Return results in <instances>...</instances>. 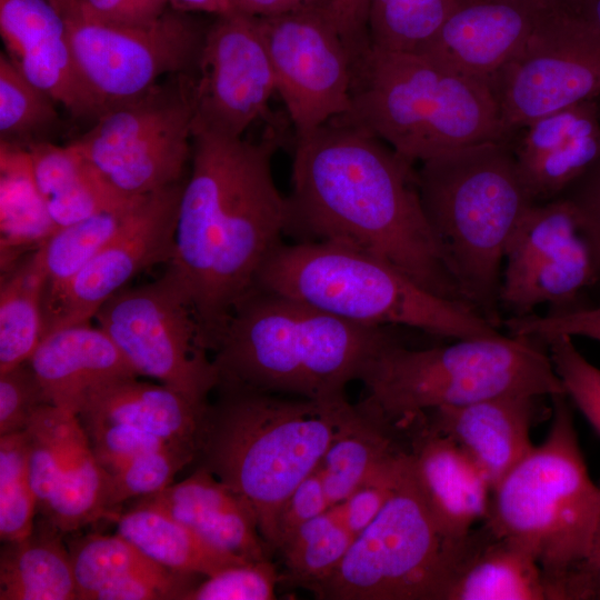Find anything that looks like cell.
Masks as SVG:
<instances>
[{"label":"cell","instance_id":"43","mask_svg":"<svg viewBox=\"0 0 600 600\" xmlns=\"http://www.w3.org/2000/svg\"><path fill=\"white\" fill-rule=\"evenodd\" d=\"M279 582L270 559L247 561L203 577L183 600H272Z\"/></svg>","mask_w":600,"mask_h":600},{"label":"cell","instance_id":"44","mask_svg":"<svg viewBox=\"0 0 600 600\" xmlns=\"http://www.w3.org/2000/svg\"><path fill=\"white\" fill-rule=\"evenodd\" d=\"M564 393L600 434V369L589 362L569 336L544 342Z\"/></svg>","mask_w":600,"mask_h":600},{"label":"cell","instance_id":"10","mask_svg":"<svg viewBox=\"0 0 600 600\" xmlns=\"http://www.w3.org/2000/svg\"><path fill=\"white\" fill-rule=\"evenodd\" d=\"M462 538L438 529L408 456L391 498L312 593L323 600H442Z\"/></svg>","mask_w":600,"mask_h":600},{"label":"cell","instance_id":"6","mask_svg":"<svg viewBox=\"0 0 600 600\" xmlns=\"http://www.w3.org/2000/svg\"><path fill=\"white\" fill-rule=\"evenodd\" d=\"M343 117L414 166L450 149L507 140L486 81L370 44L354 57L351 110Z\"/></svg>","mask_w":600,"mask_h":600},{"label":"cell","instance_id":"39","mask_svg":"<svg viewBox=\"0 0 600 600\" xmlns=\"http://www.w3.org/2000/svg\"><path fill=\"white\" fill-rule=\"evenodd\" d=\"M81 429L76 413L50 403L34 412L26 429L29 438V478L41 511L60 483Z\"/></svg>","mask_w":600,"mask_h":600},{"label":"cell","instance_id":"51","mask_svg":"<svg viewBox=\"0 0 600 600\" xmlns=\"http://www.w3.org/2000/svg\"><path fill=\"white\" fill-rule=\"evenodd\" d=\"M560 197L568 199L578 211L600 270V156Z\"/></svg>","mask_w":600,"mask_h":600},{"label":"cell","instance_id":"13","mask_svg":"<svg viewBox=\"0 0 600 600\" xmlns=\"http://www.w3.org/2000/svg\"><path fill=\"white\" fill-rule=\"evenodd\" d=\"M64 21L98 116L148 91L162 76L196 71L207 30L187 11L172 7L150 22L133 26Z\"/></svg>","mask_w":600,"mask_h":600},{"label":"cell","instance_id":"2","mask_svg":"<svg viewBox=\"0 0 600 600\" xmlns=\"http://www.w3.org/2000/svg\"><path fill=\"white\" fill-rule=\"evenodd\" d=\"M276 147L271 138L192 136L191 172L164 272L188 301L209 352L284 236L288 206L272 172Z\"/></svg>","mask_w":600,"mask_h":600},{"label":"cell","instance_id":"31","mask_svg":"<svg viewBox=\"0 0 600 600\" xmlns=\"http://www.w3.org/2000/svg\"><path fill=\"white\" fill-rule=\"evenodd\" d=\"M0 228L4 272L57 230L38 189L28 149L1 141Z\"/></svg>","mask_w":600,"mask_h":600},{"label":"cell","instance_id":"37","mask_svg":"<svg viewBox=\"0 0 600 600\" xmlns=\"http://www.w3.org/2000/svg\"><path fill=\"white\" fill-rule=\"evenodd\" d=\"M466 0H367L366 29L373 48L420 54Z\"/></svg>","mask_w":600,"mask_h":600},{"label":"cell","instance_id":"14","mask_svg":"<svg viewBox=\"0 0 600 600\" xmlns=\"http://www.w3.org/2000/svg\"><path fill=\"white\" fill-rule=\"evenodd\" d=\"M487 83L508 138L541 117L600 96V36L549 3L524 47Z\"/></svg>","mask_w":600,"mask_h":600},{"label":"cell","instance_id":"8","mask_svg":"<svg viewBox=\"0 0 600 600\" xmlns=\"http://www.w3.org/2000/svg\"><path fill=\"white\" fill-rule=\"evenodd\" d=\"M546 440L492 489L482 521L527 549L550 600H562L567 576L587 556L600 519V487L588 472L566 393L552 394Z\"/></svg>","mask_w":600,"mask_h":600},{"label":"cell","instance_id":"21","mask_svg":"<svg viewBox=\"0 0 600 600\" xmlns=\"http://www.w3.org/2000/svg\"><path fill=\"white\" fill-rule=\"evenodd\" d=\"M413 480L438 529L467 536L489 512L492 487L471 458L423 413L406 423Z\"/></svg>","mask_w":600,"mask_h":600},{"label":"cell","instance_id":"38","mask_svg":"<svg viewBox=\"0 0 600 600\" xmlns=\"http://www.w3.org/2000/svg\"><path fill=\"white\" fill-rule=\"evenodd\" d=\"M57 102L0 54V141L28 148L58 129Z\"/></svg>","mask_w":600,"mask_h":600},{"label":"cell","instance_id":"42","mask_svg":"<svg viewBox=\"0 0 600 600\" xmlns=\"http://www.w3.org/2000/svg\"><path fill=\"white\" fill-rule=\"evenodd\" d=\"M196 459L194 447L171 443L108 473V516H114L116 509L128 500L148 497L171 486L177 473Z\"/></svg>","mask_w":600,"mask_h":600},{"label":"cell","instance_id":"57","mask_svg":"<svg viewBox=\"0 0 600 600\" xmlns=\"http://www.w3.org/2000/svg\"><path fill=\"white\" fill-rule=\"evenodd\" d=\"M549 3H558V2H561L563 0H547Z\"/></svg>","mask_w":600,"mask_h":600},{"label":"cell","instance_id":"29","mask_svg":"<svg viewBox=\"0 0 600 600\" xmlns=\"http://www.w3.org/2000/svg\"><path fill=\"white\" fill-rule=\"evenodd\" d=\"M27 149L38 189L57 229L133 198L117 192L72 142L59 146L51 140L40 141Z\"/></svg>","mask_w":600,"mask_h":600},{"label":"cell","instance_id":"35","mask_svg":"<svg viewBox=\"0 0 600 600\" xmlns=\"http://www.w3.org/2000/svg\"><path fill=\"white\" fill-rule=\"evenodd\" d=\"M354 539L339 506L330 507L299 527L280 546L284 566L280 581L312 592L338 568Z\"/></svg>","mask_w":600,"mask_h":600},{"label":"cell","instance_id":"4","mask_svg":"<svg viewBox=\"0 0 600 600\" xmlns=\"http://www.w3.org/2000/svg\"><path fill=\"white\" fill-rule=\"evenodd\" d=\"M218 390L202 419L197 459L251 504L263 540L276 549L283 502L318 468L354 406Z\"/></svg>","mask_w":600,"mask_h":600},{"label":"cell","instance_id":"25","mask_svg":"<svg viewBox=\"0 0 600 600\" xmlns=\"http://www.w3.org/2000/svg\"><path fill=\"white\" fill-rule=\"evenodd\" d=\"M28 363L48 402L76 414L91 391L138 377L108 334L90 322L50 331Z\"/></svg>","mask_w":600,"mask_h":600},{"label":"cell","instance_id":"53","mask_svg":"<svg viewBox=\"0 0 600 600\" xmlns=\"http://www.w3.org/2000/svg\"><path fill=\"white\" fill-rule=\"evenodd\" d=\"M330 11L354 53L369 44L366 29L367 0H332Z\"/></svg>","mask_w":600,"mask_h":600},{"label":"cell","instance_id":"24","mask_svg":"<svg viewBox=\"0 0 600 600\" xmlns=\"http://www.w3.org/2000/svg\"><path fill=\"white\" fill-rule=\"evenodd\" d=\"M152 504L183 523L211 546L249 561L269 559L251 504L207 468L148 497Z\"/></svg>","mask_w":600,"mask_h":600},{"label":"cell","instance_id":"50","mask_svg":"<svg viewBox=\"0 0 600 600\" xmlns=\"http://www.w3.org/2000/svg\"><path fill=\"white\" fill-rule=\"evenodd\" d=\"M331 506L321 473L317 468L290 493L277 518L276 550L303 523L326 512Z\"/></svg>","mask_w":600,"mask_h":600},{"label":"cell","instance_id":"45","mask_svg":"<svg viewBox=\"0 0 600 600\" xmlns=\"http://www.w3.org/2000/svg\"><path fill=\"white\" fill-rule=\"evenodd\" d=\"M81 427L94 458L108 473L143 453L178 443L126 424L100 422Z\"/></svg>","mask_w":600,"mask_h":600},{"label":"cell","instance_id":"28","mask_svg":"<svg viewBox=\"0 0 600 600\" xmlns=\"http://www.w3.org/2000/svg\"><path fill=\"white\" fill-rule=\"evenodd\" d=\"M407 450L406 427L388 420L367 400L360 401L318 466L331 506L341 503L376 470Z\"/></svg>","mask_w":600,"mask_h":600},{"label":"cell","instance_id":"46","mask_svg":"<svg viewBox=\"0 0 600 600\" xmlns=\"http://www.w3.org/2000/svg\"><path fill=\"white\" fill-rule=\"evenodd\" d=\"M510 336L528 337L546 342L558 336L600 340V303L549 310L544 316L530 313L503 320Z\"/></svg>","mask_w":600,"mask_h":600},{"label":"cell","instance_id":"5","mask_svg":"<svg viewBox=\"0 0 600 600\" xmlns=\"http://www.w3.org/2000/svg\"><path fill=\"white\" fill-rule=\"evenodd\" d=\"M426 216L448 256L463 301L496 328L507 246L530 197L507 140L468 144L418 163Z\"/></svg>","mask_w":600,"mask_h":600},{"label":"cell","instance_id":"30","mask_svg":"<svg viewBox=\"0 0 600 600\" xmlns=\"http://www.w3.org/2000/svg\"><path fill=\"white\" fill-rule=\"evenodd\" d=\"M114 516L117 533L168 569L208 577L226 567L249 561L211 546L152 504L136 500L128 510Z\"/></svg>","mask_w":600,"mask_h":600},{"label":"cell","instance_id":"40","mask_svg":"<svg viewBox=\"0 0 600 600\" xmlns=\"http://www.w3.org/2000/svg\"><path fill=\"white\" fill-rule=\"evenodd\" d=\"M77 600H91L107 584L159 563L121 534H88L69 544Z\"/></svg>","mask_w":600,"mask_h":600},{"label":"cell","instance_id":"19","mask_svg":"<svg viewBox=\"0 0 600 600\" xmlns=\"http://www.w3.org/2000/svg\"><path fill=\"white\" fill-rule=\"evenodd\" d=\"M548 7L547 0H466L420 54L487 82L524 47Z\"/></svg>","mask_w":600,"mask_h":600},{"label":"cell","instance_id":"36","mask_svg":"<svg viewBox=\"0 0 600 600\" xmlns=\"http://www.w3.org/2000/svg\"><path fill=\"white\" fill-rule=\"evenodd\" d=\"M108 472L94 458L81 429L71 448L60 483L41 511L61 533L78 530L108 516Z\"/></svg>","mask_w":600,"mask_h":600},{"label":"cell","instance_id":"23","mask_svg":"<svg viewBox=\"0 0 600 600\" xmlns=\"http://www.w3.org/2000/svg\"><path fill=\"white\" fill-rule=\"evenodd\" d=\"M540 397L507 394L462 406H441L424 414L484 473L492 489L534 447L530 428Z\"/></svg>","mask_w":600,"mask_h":600},{"label":"cell","instance_id":"27","mask_svg":"<svg viewBox=\"0 0 600 600\" xmlns=\"http://www.w3.org/2000/svg\"><path fill=\"white\" fill-rule=\"evenodd\" d=\"M208 406H198L164 384L142 382L133 377L91 391L77 416L81 426L100 422L126 424L197 448Z\"/></svg>","mask_w":600,"mask_h":600},{"label":"cell","instance_id":"41","mask_svg":"<svg viewBox=\"0 0 600 600\" xmlns=\"http://www.w3.org/2000/svg\"><path fill=\"white\" fill-rule=\"evenodd\" d=\"M27 430L0 436V538L16 542L33 531L38 499L29 478Z\"/></svg>","mask_w":600,"mask_h":600},{"label":"cell","instance_id":"56","mask_svg":"<svg viewBox=\"0 0 600 600\" xmlns=\"http://www.w3.org/2000/svg\"><path fill=\"white\" fill-rule=\"evenodd\" d=\"M172 8L181 11H199L217 16L234 11L232 0H169Z\"/></svg>","mask_w":600,"mask_h":600},{"label":"cell","instance_id":"26","mask_svg":"<svg viewBox=\"0 0 600 600\" xmlns=\"http://www.w3.org/2000/svg\"><path fill=\"white\" fill-rule=\"evenodd\" d=\"M442 600H550L534 557L486 523L461 541Z\"/></svg>","mask_w":600,"mask_h":600},{"label":"cell","instance_id":"18","mask_svg":"<svg viewBox=\"0 0 600 600\" xmlns=\"http://www.w3.org/2000/svg\"><path fill=\"white\" fill-rule=\"evenodd\" d=\"M184 181L144 196L117 236L74 277L57 290L44 292L43 337L59 328L90 322L130 280L152 266L170 261Z\"/></svg>","mask_w":600,"mask_h":600},{"label":"cell","instance_id":"47","mask_svg":"<svg viewBox=\"0 0 600 600\" xmlns=\"http://www.w3.org/2000/svg\"><path fill=\"white\" fill-rule=\"evenodd\" d=\"M408 456L407 450L376 470L338 504L342 520L354 538L376 519L391 498L406 468Z\"/></svg>","mask_w":600,"mask_h":600},{"label":"cell","instance_id":"1","mask_svg":"<svg viewBox=\"0 0 600 600\" xmlns=\"http://www.w3.org/2000/svg\"><path fill=\"white\" fill-rule=\"evenodd\" d=\"M287 206L284 236L294 242L367 253L467 304L423 210L416 166L362 126L342 116L297 137Z\"/></svg>","mask_w":600,"mask_h":600},{"label":"cell","instance_id":"32","mask_svg":"<svg viewBox=\"0 0 600 600\" xmlns=\"http://www.w3.org/2000/svg\"><path fill=\"white\" fill-rule=\"evenodd\" d=\"M50 523L0 553V600H77L69 549Z\"/></svg>","mask_w":600,"mask_h":600},{"label":"cell","instance_id":"22","mask_svg":"<svg viewBox=\"0 0 600 600\" xmlns=\"http://www.w3.org/2000/svg\"><path fill=\"white\" fill-rule=\"evenodd\" d=\"M507 141L532 200L559 198L600 156V96L522 126Z\"/></svg>","mask_w":600,"mask_h":600},{"label":"cell","instance_id":"17","mask_svg":"<svg viewBox=\"0 0 600 600\" xmlns=\"http://www.w3.org/2000/svg\"><path fill=\"white\" fill-rule=\"evenodd\" d=\"M190 81L192 136L242 138L277 92L273 67L258 18L239 11L217 16L207 28Z\"/></svg>","mask_w":600,"mask_h":600},{"label":"cell","instance_id":"16","mask_svg":"<svg viewBox=\"0 0 600 600\" xmlns=\"http://www.w3.org/2000/svg\"><path fill=\"white\" fill-rule=\"evenodd\" d=\"M296 136L308 134L351 110L356 53L329 8L258 18Z\"/></svg>","mask_w":600,"mask_h":600},{"label":"cell","instance_id":"12","mask_svg":"<svg viewBox=\"0 0 600 600\" xmlns=\"http://www.w3.org/2000/svg\"><path fill=\"white\" fill-rule=\"evenodd\" d=\"M93 318L137 376L156 379L198 406L209 404L218 372L188 301L166 272L150 283L122 288Z\"/></svg>","mask_w":600,"mask_h":600},{"label":"cell","instance_id":"34","mask_svg":"<svg viewBox=\"0 0 600 600\" xmlns=\"http://www.w3.org/2000/svg\"><path fill=\"white\" fill-rule=\"evenodd\" d=\"M143 197H133L121 204L58 228L48 237L36 250L47 280L44 292L57 290L74 277L117 236Z\"/></svg>","mask_w":600,"mask_h":600},{"label":"cell","instance_id":"9","mask_svg":"<svg viewBox=\"0 0 600 600\" xmlns=\"http://www.w3.org/2000/svg\"><path fill=\"white\" fill-rule=\"evenodd\" d=\"M537 339L501 336L410 348L399 338L366 368V400L388 420L408 422L441 406L507 396L564 393L549 353Z\"/></svg>","mask_w":600,"mask_h":600},{"label":"cell","instance_id":"3","mask_svg":"<svg viewBox=\"0 0 600 600\" xmlns=\"http://www.w3.org/2000/svg\"><path fill=\"white\" fill-rule=\"evenodd\" d=\"M398 338L301 300L253 288L236 306L211 351L219 383L324 402L347 400L376 354Z\"/></svg>","mask_w":600,"mask_h":600},{"label":"cell","instance_id":"49","mask_svg":"<svg viewBox=\"0 0 600 600\" xmlns=\"http://www.w3.org/2000/svg\"><path fill=\"white\" fill-rule=\"evenodd\" d=\"M47 403L28 361L0 373V436L26 430L34 412Z\"/></svg>","mask_w":600,"mask_h":600},{"label":"cell","instance_id":"54","mask_svg":"<svg viewBox=\"0 0 600 600\" xmlns=\"http://www.w3.org/2000/svg\"><path fill=\"white\" fill-rule=\"evenodd\" d=\"M332 0H232L233 9L256 18L279 16L307 8H329Z\"/></svg>","mask_w":600,"mask_h":600},{"label":"cell","instance_id":"52","mask_svg":"<svg viewBox=\"0 0 600 600\" xmlns=\"http://www.w3.org/2000/svg\"><path fill=\"white\" fill-rule=\"evenodd\" d=\"M562 600H600V519L587 556L567 576Z\"/></svg>","mask_w":600,"mask_h":600},{"label":"cell","instance_id":"48","mask_svg":"<svg viewBox=\"0 0 600 600\" xmlns=\"http://www.w3.org/2000/svg\"><path fill=\"white\" fill-rule=\"evenodd\" d=\"M64 20L112 26L150 22L169 9V0H50Z\"/></svg>","mask_w":600,"mask_h":600},{"label":"cell","instance_id":"20","mask_svg":"<svg viewBox=\"0 0 600 600\" xmlns=\"http://www.w3.org/2000/svg\"><path fill=\"white\" fill-rule=\"evenodd\" d=\"M0 34L18 70L76 118L98 110L72 53L63 17L50 0H0Z\"/></svg>","mask_w":600,"mask_h":600},{"label":"cell","instance_id":"11","mask_svg":"<svg viewBox=\"0 0 600 600\" xmlns=\"http://www.w3.org/2000/svg\"><path fill=\"white\" fill-rule=\"evenodd\" d=\"M72 143L124 197L146 196L182 181L192 153L188 74L108 107Z\"/></svg>","mask_w":600,"mask_h":600},{"label":"cell","instance_id":"7","mask_svg":"<svg viewBox=\"0 0 600 600\" xmlns=\"http://www.w3.org/2000/svg\"><path fill=\"white\" fill-rule=\"evenodd\" d=\"M253 288L368 326L409 327L457 340L503 336L467 304L424 290L378 258L332 243L280 242Z\"/></svg>","mask_w":600,"mask_h":600},{"label":"cell","instance_id":"55","mask_svg":"<svg viewBox=\"0 0 600 600\" xmlns=\"http://www.w3.org/2000/svg\"><path fill=\"white\" fill-rule=\"evenodd\" d=\"M600 36V0H563L552 3Z\"/></svg>","mask_w":600,"mask_h":600},{"label":"cell","instance_id":"33","mask_svg":"<svg viewBox=\"0 0 600 600\" xmlns=\"http://www.w3.org/2000/svg\"><path fill=\"white\" fill-rule=\"evenodd\" d=\"M36 250L1 279L0 373L28 361L43 337L47 280Z\"/></svg>","mask_w":600,"mask_h":600},{"label":"cell","instance_id":"15","mask_svg":"<svg viewBox=\"0 0 600 600\" xmlns=\"http://www.w3.org/2000/svg\"><path fill=\"white\" fill-rule=\"evenodd\" d=\"M501 310L527 316L547 303L563 310L586 303L600 270L579 213L566 198L533 203L523 214L504 253Z\"/></svg>","mask_w":600,"mask_h":600}]
</instances>
